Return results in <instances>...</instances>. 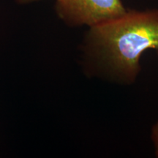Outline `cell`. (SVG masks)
<instances>
[{"mask_svg": "<svg viewBox=\"0 0 158 158\" xmlns=\"http://www.w3.org/2000/svg\"><path fill=\"white\" fill-rule=\"evenodd\" d=\"M150 49L158 54V10H127L89 27L81 48L84 70L90 76L130 85L141 71V57Z\"/></svg>", "mask_w": 158, "mask_h": 158, "instance_id": "cell-1", "label": "cell"}, {"mask_svg": "<svg viewBox=\"0 0 158 158\" xmlns=\"http://www.w3.org/2000/svg\"><path fill=\"white\" fill-rule=\"evenodd\" d=\"M57 16L70 27H92L123 15L122 0H54Z\"/></svg>", "mask_w": 158, "mask_h": 158, "instance_id": "cell-2", "label": "cell"}, {"mask_svg": "<svg viewBox=\"0 0 158 158\" xmlns=\"http://www.w3.org/2000/svg\"><path fill=\"white\" fill-rule=\"evenodd\" d=\"M151 139L155 148V156L158 157V122H156L152 128Z\"/></svg>", "mask_w": 158, "mask_h": 158, "instance_id": "cell-3", "label": "cell"}, {"mask_svg": "<svg viewBox=\"0 0 158 158\" xmlns=\"http://www.w3.org/2000/svg\"><path fill=\"white\" fill-rule=\"evenodd\" d=\"M15 1L18 5H29V4H31V3L41 1V0H15Z\"/></svg>", "mask_w": 158, "mask_h": 158, "instance_id": "cell-4", "label": "cell"}]
</instances>
